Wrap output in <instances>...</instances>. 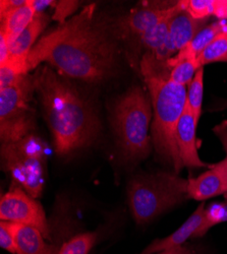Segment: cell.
Returning a JSON list of instances; mask_svg holds the SVG:
<instances>
[{
  "mask_svg": "<svg viewBox=\"0 0 227 254\" xmlns=\"http://www.w3.org/2000/svg\"><path fill=\"white\" fill-rule=\"evenodd\" d=\"M96 4L42 37L31 50L28 71L47 62L61 74L99 82L114 72L119 55L118 25L96 13Z\"/></svg>",
  "mask_w": 227,
  "mask_h": 254,
  "instance_id": "obj_1",
  "label": "cell"
},
{
  "mask_svg": "<svg viewBox=\"0 0 227 254\" xmlns=\"http://www.w3.org/2000/svg\"><path fill=\"white\" fill-rule=\"evenodd\" d=\"M34 76L56 154L66 156L92 144L101 125L91 104L49 66H43Z\"/></svg>",
  "mask_w": 227,
  "mask_h": 254,
  "instance_id": "obj_2",
  "label": "cell"
},
{
  "mask_svg": "<svg viewBox=\"0 0 227 254\" xmlns=\"http://www.w3.org/2000/svg\"><path fill=\"white\" fill-rule=\"evenodd\" d=\"M151 53L142 61V72L148 86L153 105L152 140L158 157L171 166L175 174L183 167L176 144L178 121L187 106V87L169 79V72L159 68Z\"/></svg>",
  "mask_w": 227,
  "mask_h": 254,
  "instance_id": "obj_3",
  "label": "cell"
},
{
  "mask_svg": "<svg viewBox=\"0 0 227 254\" xmlns=\"http://www.w3.org/2000/svg\"><path fill=\"white\" fill-rule=\"evenodd\" d=\"M151 118L150 100L140 87H132L114 103L112 126L119 151L128 161L138 162L149 156Z\"/></svg>",
  "mask_w": 227,
  "mask_h": 254,
  "instance_id": "obj_4",
  "label": "cell"
},
{
  "mask_svg": "<svg viewBox=\"0 0 227 254\" xmlns=\"http://www.w3.org/2000/svg\"><path fill=\"white\" fill-rule=\"evenodd\" d=\"M128 197L135 221L147 224L190 198L188 180L167 172L139 174L129 181Z\"/></svg>",
  "mask_w": 227,
  "mask_h": 254,
  "instance_id": "obj_5",
  "label": "cell"
},
{
  "mask_svg": "<svg viewBox=\"0 0 227 254\" xmlns=\"http://www.w3.org/2000/svg\"><path fill=\"white\" fill-rule=\"evenodd\" d=\"M3 170L15 185L34 198L43 192L47 171V145L35 134L10 143H1Z\"/></svg>",
  "mask_w": 227,
  "mask_h": 254,
  "instance_id": "obj_6",
  "label": "cell"
},
{
  "mask_svg": "<svg viewBox=\"0 0 227 254\" xmlns=\"http://www.w3.org/2000/svg\"><path fill=\"white\" fill-rule=\"evenodd\" d=\"M36 91L35 76L24 74L8 88L0 90V138L15 142L32 134L35 127L30 106Z\"/></svg>",
  "mask_w": 227,
  "mask_h": 254,
  "instance_id": "obj_7",
  "label": "cell"
},
{
  "mask_svg": "<svg viewBox=\"0 0 227 254\" xmlns=\"http://www.w3.org/2000/svg\"><path fill=\"white\" fill-rule=\"evenodd\" d=\"M0 219L1 221L35 227L42 232L46 238L50 235L42 205L15 184L1 196Z\"/></svg>",
  "mask_w": 227,
  "mask_h": 254,
  "instance_id": "obj_8",
  "label": "cell"
},
{
  "mask_svg": "<svg viewBox=\"0 0 227 254\" xmlns=\"http://www.w3.org/2000/svg\"><path fill=\"white\" fill-rule=\"evenodd\" d=\"M180 10H182V8L179 1L170 6H161L157 4L146 5L133 10L125 18L120 19L117 24L118 29L122 35L130 34L141 38L162 20L173 16Z\"/></svg>",
  "mask_w": 227,
  "mask_h": 254,
  "instance_id": "obj_9",
  "label": "cell"
},
{
  "mask_svg": "<svg viewBox=\"0 0 227 254\" xmlns=\"http://www.w3.org/2000/svg\"><path fill=\"white\" fill-rule=\"evenodd\" d=\"M48 20L49 17L47 14L36 13L31 24L9 45V56L4 64L7 63V64L16 67L25 74L29 72L27 67L29 54L36 45L35 42L37 38L47 26Z\"/></svg>",
  "mask_w": 227,
  "mask_h": 254,
  "instance_id": "obj_10",
  "label": "cell"
},
{
  "mask_svg": "<svg viewBox=\"0 0 227 254\" xmlns=\"http://www.w3.org/2000/svg\"><path fill=\"white\" fill-rule=\"evenodd\" d=\"M205 204L202 202L198 208L191 215L177 230L167 237L154 240L140 254H155L165 250H169L175 247L184 245L190 238L201 237V230L205 221Z\"/></svg>",
  "mask_w": 227,
  "mask_h": 254,
  "instance_id": "obj_11",
  "label": "cell"
},
{
  "mask_svg": "<svg viewBox=\"0 0 227 254\" xmlns=\"http://www.w3.org/2000/svg\"><path fill=\"white\" fill-rule=\"evenodd\" d=\"M198 122L191 110L185 106V109L178 121L176 128V144L180 160L183 167L198 169L206 167V165L199 157L197 149L196 129Z\"/></svg>",
  "mask_w": 227,
  "mask_h": 254,
  "instance_id": "obj_12",
  "label": "cell"
},
{
  "mask_svg": "<svg viewBox=\"0 0 227 254\" xmlns=\"http://www.w3.org/2000/svg\"><path fill=\"white\" fill-rule=\"evenodd\" d=\"M224 193H227V174L220 162L200 176L188 180L190 198L204 201Z\"/></svg>",
  "mask_w": 227,
  "mask_h": 254,
  "instance_id": "obj_13",
  "label": "cell"
},
{
  "mask_svg": "<svg viewBox=\"0 0 227 254\" xmlns=\"http://www.w3.org/2000/svg\"><path fill=\"white\" fill-rule=\"evenodd\" d=\"M16 254H56L58 247L48 244L42 232L35 227L10 223Z\"/></svg>",
  "mask_w": 227,
  "mask_h": 254,
  "instance_id": "obj_14",
  "label": "cell"
},
{
  "mask_svg": "<svg viewBox=\"0 0 227 254\" xmlns=\"http://www.w3.org/2000/svg\"><path fill=\"white\" fill-rule=\"evenodd\" d=\"M227 29V25L224 23V20H218L207 27H205L201 30L195 38L190 42V43L182 48L177 54L169 59L165 64H166L168 69H171L177 63L187 60V59H195L204 51L211 42L224 30Z\"/></svg>",
  "mask_w": 227,
  "mask_h": 254,
  "instance_id": "obj_15",
  "label": "cell"
},
{
  "mask_svg": "<svg viewBox=\"0 0 227 254\" xmlns=\"http://www.w3.org/2000/svg\"><path fill=\"white\" fill-rule=\"evenodd\" d=\"M207 19H195L187 11L180 10L172 16L169 25V38L178 51L187 46L195 36L203 30Z\"/></svg>",
  "mask_w": 227,
  "mask_h": 254,
  "instance_id": "obj_16",
  "label": "cell"
},
{
  "mask_svg": "<svg viewBox=\"0 0 227 254\" xmlns=\"http://www.w3.org/2000/svg\"><path fill=\"white\" fill-rule=\"evenodd\" d=\"M35 15L36 11L30 4V1H28L24 6H20L1 16V31H0V35H2L8 45H10L31 24Z\"/></svg>",
  "mask_w": 227,
  "mask_h": 254,
  "instance_id": "obj_17",
  "label": "cell"
},
{
  "mask_svg": "<svg viewBox=\"0 0 227 254\" xmlns=\"http://www.w3.org/2000/svg\"><path fill=\"white\" fill-rule=\"evenodd\" d=\"M197 59L202 67L209 63L227 62V29L221 32Z\"/></svg>",
  "mask_w": 227,
  "mask_h": 254,
  "instance_id": "obj_18",
  "label": "cell"
},
{
  "mask_svg": "<svg viewBox=\"0 0 227 254\" xmlns=\"http://www.w3.org/2000/svg\"><path fill=\"white\" fill-rule=\"evenodd\" d=\"M94 232H85L76 235L59 247L56 254H89L97 241Z\"/></svg>",
  "mask_w": 227,
  "mask_h": 254,
  "instance_id": "obj_19",
  "label": "cell"
},
{
  "mask_svg": "<svg viewBox=\"0 0 227 254\" xmlns=\"http://www.w3.org/2000/svg\"><path fill=\"white\" fill-rule=\"evenodd\" d=\"M204 96V68H200L192 82L189 86L187 107L191 110L195 116L196 121L199 123V119L202 114V105Z\"/></svg>",
  "mask_w": 227,
  "mask_h": 254,
  "instance_id": "obj_20",
  "label": "cell"
},
{
  "mask_svg": "<svg viewBox=\"0 0 227 254\" xmlns=\"http://www.w3.org/2000/svg\"><path fill=\"white\" fill-rule=\"evenodd\" d=\"M171 18L172 16L162 20L161 23H159L157 26H155L141 37V41L144 47L149 50L151 53H154L158 49H160L165 43V41L167 40Z\"/></svg>",
  "mask_w": 227,
  "mask_h": 254,
  "instance_id": "obj_21",
  "label": "cell"
},
{
  "mask_svg": "<svg viewBox=\"0 0 227 254\" xmlns=\"http://www.w3.org/2000/svg\"><path fill=\"white\" fill-rule=\"evenodd\" d=\"M200 68L202 66L199 64L197 58L183 60L169 70V79L183 87L190 86Z\"/></svg>",
  "mask_w": 227,
  "mask_h": 254,
  "instance_id": "obj_22",
  "label": "cell"
},
{
  "mask_svg": "<svg viewBox=\"0 0 227 254\" xmlns=\"http://www.w3.org/2000/svg\"><path fill=\"white\" fill-rule=\"evenodd\" d=\"M179 3L182 10L187 11L195 19H207L215 13L216 0H184Z\"/></svg>",
  "mask_w": 227,
  "mask_h": 254,
  "instance_id": "obj_23",
  "label": "cell"
},
{
  "mask_svg": "<svg viewBox=\"0 0 227 254\" xmlns=\"http://www.w3.org/2000/svg\"><path fill=\"white\" fill-rule=\"evenodd\" d=\"M0 246L11 254H16L15 240L10 222H0Z\"/></svg>",
  "mask_w": 227,
  "mask_h": 254,
  "instance_id": "obj_24",
  "label": "cell"
},
{
  "mask_svg": "<svg viewBox=\"0 0 227 254\" xmlns=\"http://www.w3.org/2000/svg\"><path fill=\"white\" fill-rule=\"evenodd\" d=\"M77 1H60L55 5L53 19L58 20L60 24L66 23V18L72 15L78 8Z\"/></svg>",
  "mask_w": 227,
  "mask_h": 254,
  "instance_id": "obj_25",
  "label": "cell"
},
{
  "mask_svg": "<svg viewBox=\"0 0 227 254\" xmlns=\"http://www.w3.org/2000/svg\"><path fill=\"white\" fill-rule=\"evenodd\" d=\"M214 133L216 134V136L220 139L223 149L225 151L226 157L223 161H221V165L223 166V168L225 169L226 174H227V121H223L220 124L216 125L213 129Z\"/></svg>",
  "mask_w": 227,
  "mask_h": 254,
  "instance_id": "obj_26",
  "label": "cell"
},
{
  "mask_svg": "<svg viewBox=\"0 0 227 254\" xmlns=\"http://www.w3.org/2000/svg\"><path fill=\"white\" fill-rule=\"evenodd\" d=\"M28 1L26 0H7V1H0V13H1V16L5 15L6 13L20 7V6H24L25 4H27Z\"/></svg>",
  "mask_w": 227,
  "mask_h": 254,
  "instance_id": "obj_27",
  "label": "cell"
},
{
  "mask_svg": "<svg viewBox=\"0 0 227 254\" xmlns=\"http://www.w3.org/2000/svg\"><path fill=\"white\" fill-rule=\"evenodd\" d=\"M30 4L33 6L35 9L36 13H44V10L49 7L56 4V2L51 1V0H39V1H36V0H32L30 1Z\"/></svg>",
  "mask_w": 227,
  "mask_h": 254,
  "instance_id": "obj_28",
  "label": "cell"
},
{
  "mask_svg": "<svg viewBox=\"0 0 227 254\" xmlns=\"http://www.w3.org/2000/svg\"><path fill=\"white\" fill-rule=\"evenodd\" d=\"M214 15L220 20L227 19V0H216Z\"/></svg>",
  "mask_w": 227,
  "mask_h": 254,
  "instance_id": "obj_29",
  "label": "cell"
},
{
  "mask_svg": "<svg viewBox=\"0 0 227 254\" xmlns=\"http://www.w3.org/2000/svg\"><path fill=\"white\" fill-rule=\"evenodd\" d=\"M155 254H196V250L192 246L182 245L179 247H175V248L165 250L162 252H158Z\"/></svg>",
  "mask_w": 227,
  "mask_h": 254,
  "instance_id": "obj_30",
  "label": "cell"
},
{
  "mask_svg": "<svg viewBox=\"0 0 227 254\" xmlns=\"http://www.w3.org/2000/svg\"><path fill=\"white\" fill-rule=\"evenodd\" d=\"M227 222V200L222 203V219L221 223Z\"/></svg>",
  "mask_w": 227,
  "mask_h": 254,
  "instance_id": "obj_31",
  "label": "cell"
},
{
  "mask_svg": "<svg viewBox=\"0 0 227 254\" xmlns=\"http://www.w3.org/2000/svg\"><path fill=\"white\" fill-rule=\"evenodd\" d=\"M224 107H225V108H227V101L225 102V105H224Z\"/></svg>",
  "mask_w": 227,
  "mask_h": 254,
  "instance_id": "obj_32",
  "label": "cell"
}]
</instances>
